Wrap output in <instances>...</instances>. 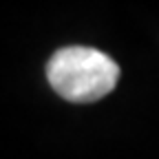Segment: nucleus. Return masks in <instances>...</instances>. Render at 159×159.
<instances>
[{
  "instance_id": "1",
  "label": "nucleus",
  "mask_w": 159,
  "mask_h": 159,
  "mask_svg": "<svg viewBox=\"0 0 159 159\" xmlns=\"http://www.w3.org/2000/svg\"><path fill=\"white\" fill-rule=\"evenodd\" d=\"M51 89L75 104H89L106 97L119 80L117 62L93 47H62L47 62Z\"/></svg>"
}]
</instances>
